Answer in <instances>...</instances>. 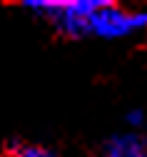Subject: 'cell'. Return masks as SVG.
Segmentation results:
<instances>
[{"label": "cell", "instance_id": "1", "mask_svg": "<svg viewBox=\"0 0 147 157\" xmlns=\"http://www.w3.org/2000/svg\"><path fill=\"white\" fill-rule=\"evenodd\" d=\"M102 3L92 0H75V3H30L28 10L48 17V20L68 37H80L90 33V17Z\"/></svg>", "mask_w": 147, "mask_h": 157}, {"label": "cell", "instance_id": "2", "mask_svg": "<svg viewBox=\"0 0 147 157\" xmlns=\"http://www.w3.org/2000/svg\"><path fill=\"white\" fill-rule=\"evenodd\" d=\"M147 28V10H122L112 3H102L92 17H90V33L100 35V37H107V40H115V37H125L135 30Z\"/></svg>", "mask_w": 147, "mask_h": 157}, {"label": "cell", "instance_id": "3", "mask_svg": "<svg viewBox=\"0 0 147 157\" xmlns=\"http://www.w3.org/2000/svg\"><path fill=\"white\" fill-rule=\"evenodd\" d=\"M100 157H147V147L137 135H120L105 145Z\"/></svg>", "mask_w": 147, "mask_h": 157}, {"label": "cell", "instance_id": "4", "mask_svg": "<svg viewBox=\"0 0 147 157\" xmlns=\"http://www.w3.org/2000/svg\"><path fill=\"white\" fill-rule=\"evenodd\" d=\"M8 157H52V152L48 147H40V145H23L17 140H10L5 147Z\"/></svg>", "mask_w": 147, "mask_h": 157}, {"label": "cell", "instance_id": "5", "mask_svg": "<svg viewBox=\"0 0 147 157\" xmlns=\"http://www.w3.org/2000/svg\"><path fill=\"white\" fill-rule=\"evenodd\" d=\"M127 120H130V122H132V125H140V122H142V120H145V115H142V112H140V110H132V112H130V115H127Z\"/></svg>", "mask_w": 147, "mask_h": 157}]
</instances>
